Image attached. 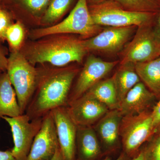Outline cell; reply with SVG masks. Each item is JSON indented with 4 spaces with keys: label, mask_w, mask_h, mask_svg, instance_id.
<instances>
[{
    "label": "cell",
    "mask_w": 160,
    "mask_h": 160,
    "mask_svg": "<svg viewBox=\"0 0 160 160\" xmlns=\"http://www.w3.org/2000/svg\"><path fill=\"white\" fill-rule=\"evenodd\" d=\"M50 0H20V2L32 14L39 15L46 11Z\"/></svg>",
    "instance_id": "25"
},
{
    "label": "cell",
    "mask_w": 160,
    "mask_h": 160,
    "mask_svg": "<svg viewBox=\"0 0 160 160\" xmlns=\"http://www.w3.org/2000/svg\"><path fill=\"white\" fill-rule=\"evenodd\" d=\"M11 129L14 146L11 149L15 160H26L33 140L42 126V118L30 120L26 113L15 117H3Z\"/></svg>",
    "instance_id": "8"
},
{
    "label": "cell",
    "mask_w": 160,
    "mask_h": 160,
    "mask_svg": "<svg viewBox=\"0 0 160 160\" xmlns=\"http://www.w3.org/2000/svg\"><path fill=\"white\" fill-rule=\"evenodd\" d=\"M12 24L11 16L9 12L0 9V41L6 40V31Z\"/></svg>",
    "instance_id": "26"
},
{
    "label": "cell",
    "mask_w": 160,
    "mask_h": 160,
    "mask_svg": "<svg viewBox=\"0 0 160 160\" xmlns=\"http://www.w3.org/2000/svg\"><path fill=\"white\" fill-rule=\"evenodd\" d=\"M76 152L77 160H97L104 154L92 126H78Z\"/></svg>",
    "instance_id": "16"
},
{
    "label": "cell",
    "mask_w": 160,
    "mask_h": 160,
    "mask_svg": "<svg viewBox=\"0 0 160 160\" xmlns=\"http://www.w3.org/2000/svg\"><path fill=\"white\" fill-rule=\"evenodd\" d=\"M141 82L155 96L160 98V57L153 60L135 64Z\"/></svg>",
    "instance_id": "19"
},
{
    "label": "cell",
    "mask_w": 160,
    "mask_h": 160,
    "mask_svg": "<svg viewBox=\"0 0 160 160\" xmlns=\"http://www.w3.org/2000/svg\"><path fill=\"white\" fill-rule=\"evenodd\" d=\"M122 8L134 12L158 13L160 11V0H114Z\"/></svg>",
    "instance_id": "21"
},
{
    "label": "cell",
    "mask_w": 160,
    "mask_h": 160,
    "mask_svg": "<svg viewBox=\"0 0 160 160\" xmlns=\"http://www.w3.org/2000/svg\"><path fill=\"white\" fill-rule=\"evenodd\" d=\"M1 9V6H0V9Z\"/></svg>",
    "instance_id": "36"
},
{
    "label": "cell",
    "mask_w": 160,
    "mask_h": 160,
    "mask_svg": "<svg viewBox=\"0 0 160 160\" xmlns=\"http://www.w3.org/2000/svg\"><path fill=\"white\" fill-rule=\"evenodd\" d=\"M8 58L6 57L5 50L0 46V71L6 72L8 66Z\"/></svg>",
    "instance_id": "28"
},
{
    "label": "cell",
    "mask_w": 160,
    "mask_h": 160,
    "mask_svg": "<svg viewBox=\"0 0 160 160\" xmlns=\"http://www.w3.org/2000/svg\"><path fill=\"white\" fill-rule=\"evenodd\" d=\"M154 135L160 133V98L151 110Z\"/></svg>",
    "instance_id": "27"
},
{
    "label": "cell",
    "mask_w": 160,
    "mask_h": 160,
    "mask_svg": "<svg viewBox=\"0 0 160 160\" xmlns=\"http://www.w3.org/2000/svg\"><path fill=\"white\" fill-rule=\"evenodd\" d=\"M50 160H64L62 152L60 150V147L58 148L54 155Z\"/></svg>",
    "instance_id": "33"
},
{
    "label": "cell",
    "mask_w": 160,
    "mask_h": 160,
    "mask_svg": "<svg viewBox=\"0 0 160 160\" xmlns=\"http://www.w3.org/2000/svg\"><path fill=\"white\" fill-rule=\"evenodd\" d=\"M143 147L147 160H160V133L153 135Z\"/></svg>",
    "instance_id": "24"
},
{
    "label": "cell",
    "mask_w": 160,
    "mask_h": 160,
    "mask_svg": "<svg viewBox=\"0 0 160 160\" xmlns=\"http://www.w3.org/2000/svg\"><path fill=\"white\" fill-rule=\"evenodd\" d=\"M0 160H15L12 153L11 149H8L6 151L0 150Z\"/></svg>",
    "instance_id": "29"
},
{
    "label": "cell",
    "mask_w": 160,
    "mask_h": 160,
    "mask_svg": "<svg viewBox=\"0 0 160 160\" xmlns=\"http://www.w3.org/2000/svg\"><path fill=\"white\" fill-rule=\"evenodd\" d=\"M25 36V30L19 22L12 23L6 31V40H7L11 52L19 51Z\"/></svg>",
    "instance_id": "23"
},
{
    "label": "cell",
    "mask_w": 160,
    "mask_h": 160,
    "mask_svg": "<svg viewBox=\"0 0 160 160\" xmlns=\"http://www.w3.org/2000/svg\"><path fill=\"white\" fill-rule=\"evenodd\" d=\"M67 109L78 126H92L109 110L103 103L86 94L69 103Z\"/></svg>",
    "instance_id": "14"
},
{
    "label": "cell",
    "mask_w": 160,
    "mask_h": 160,
    "mask_svg": "<svg viewBox=\"0 0 160 160\" xmlns=\"http://www.w3.org/2000/svg\"><path fill=\"white\" fill-rule=\"evenodd\" d=\"M154 135L151 110L123 116L120 136L123 152L133 159L142 146Z\"/></svg>",
    "instance_id": "6"
},
{
    "label": "cell",
    "mask_w": 160,
    "mask_h": 160,
    "mask_svg": "<svg viewBox=\"0 0 160 160\" xmlns=\"http://www.w3.org/2000/svg\"><path fill=\"white\" fill-rule=\"evenodd\" d=\"M84 94L98 100L104 104L109 110L119 108L120 103L112 78L102 80Z\"/></svg>",
    "instance_id": "20"
},
{
    "label": "cell",
    "mask_w": 160,
    "mask_h": 160,
    "mask_svg": "<svg viewBox=\"0 0 160 160\" xmlns=\"http://www.w3.org/2000/svg\"><path fill=\"white\" fill-rule=\"evenodd\" d=\"M88 52L84 40L61 35L32 43L22 52L33 66L48 63L62 67L69 63L82 62Z\"/></svg>",
    "instance_id": "2"
},
{
    "label": "cell",
    "mask_w": 160,
    "mask_h": 160,
    "mask_svg": "<svg viewBox=\"0 0 160 160\" xmlns=\"http://www.w3.org/2000/svg\"><path fill=\"white\" fill-rule=\"evenodd\" d=\"M138 27H109L87 39L84 43L88 51L114 54L122 50Z\"/></svg>",
    "instance_id": "9"
},
{
    "label": "cell",
    "mask_w": 160,
    "mask_h": 160,
    "mask_svg": "<svg viewBox=\"0 0 160 160\" xmlns=\"http://www.w3.org/2000/svg\"><path fill=\"white\" fill-rule=\"evenodd\" d=\"M73 0H50L42 22L51 24L56 22L68 10Z\"/></svg>",
    "instance_id": "22"
},
{
    "label": "cell",
    "mask_w": 160,
    "mask_h": 160,
    "mask_svg": "<svg viewBox=\"0 0 160 160\" xmlns=\"http://www.w3.org/2000/svg\"></svg>",
    "instance_id": "37"
},
{
    "label": "cell",
    "mask_w": 160,
    "mask_h": 160,
    "mask_svg": "<svg viewBox=\"0 0 160 160\" xmlns=\"http://www.w3.org/2000/svg\"><path fill=\"white\" fill-rule=\"evenodd\" d=\"M87 1L88 4H89V5H93L106 2V1H109V0H87Z\"/></svg>",
    "instance_id": "34"
},
{
    "label": "cell",
    "mask_w": 160,
    "mask_h": 160,
    "mask_svg": "<svg viewBox=\"0 0 160 160\" xmlns=\"http://www.w3.org/2000/svg\"><path fill=\"white\" fill-rule=\"evenodd\" d=\"M132 160H147L146 153H145V150H144L143 146L140 149L138 153L132 159Z\"/></svg>",
    "instance_id": "31"
},
{
    "label": "cell",
    "mask_w": 160,
    "mask_h": 160,
    "mask_svg": "<svg viewBox=\"0 0 160 160\" xmlns=\"http://www.w3.org/2000/svg\"><path fill=\"white\" fill-rule=\"evenodd\" d=\"M132 159L130 157H129L128 156L125 154L124 152H122L120 154L119 156L116 159L112 160L111 158L109 157H106L105 159L103 160H132Z\"/></svg>",
    "instance_id": "32"
},
{
    "label": "cell",
    "mask_w": 160,
    "mask_h": 160,
    "mask_svg": "<svg viewBox=\"0 0 160 160\" xmlns=\"http://www.w3.org/2000/svg\"><path fill=\"white\" fill-rule=\"evenodd\" d=\"M102 28L92 20L87 0H78L63 21L55 25L35 29L32 32L31 36L38 39L55 35L77 34L89 38L99 33Z\"/></svg>",
    "instance_id": "3"
},
{
    "label": "cell",
    "mask_w": 160,
    "mask_h": 160,
    "mask_svg": "<svg viewBox=\"0 0 160 160\" xmlns=\"http://www.w3.org/2000/svg\"><path fill=\"white\" fill-rule=\"evenodd\" d=\"M51 112L64 160H76L77 125L70 117L67 107H59Z\"/></svg>",
    "instance_id": "11"
},
{
    "label": "cell",
    "mask_w": 160,
    "mask_h": 160,
    "mask_svg": "<svg viewBox=\"0 0 160 160\" xmlns=\"http://www.w3.org/2000/svg\"><path fill=\"white\" fill-rule=\"evenodd\" d=\"M119 103L136 84L141 82L133 63H120L112 77ZM120 106V105H119Z\"/></svg>",
    "instance_id": "18"
},
{
    "label": "cell",
    "mask_w": 160,
    "mask_h": 160,
    "mask_svg": "<svg viewBox=\"0 0 160 160\" xmlns=\"http://www.w3.org/2000/svg\"><path fill=\"white\" fill-rule=\"evenodd\" d=\"M2 72L0 71V74H1V73H2Z\"/></svg>",
    "instance_id": "35"
},
{
    "label": "cell",
    "mask_w": 160,
    "mask_h": 160,
    "mask_svg": "<svg viewBox=\"0 0 160 160\" xmlns=\"http://www.w3.org/2000/svg\"><path fill=\"white\" fill-rule=\"evenodd\" d=\"M153 25L138 27L132 39L122 51L120 63L135 64L160 57V39L155 33Z\"/></svg>",
    "instance_id": "7"
},
{
    "label": "cell",
    "mask_w": 160,
    "mask_h": 160,
    "mask_svg": "<svg viewBox=\"0 0 160 160\" xmlns=\"http://www.w3.org/2000/svg\"><path fill=\"white\" fill-rule=\"evenodd\" d=\"M122 117L118 109L109 110L92 126L103 154H110L119 149L121 145L120 127Z\"/></svg>",
    "instance_id": "13"
},
{
    "label": "cell",
    "mask_w": 160,
    "mask_h": 160,
    "mask_svg": "<svg viewBox=\"0 0 160 160\" xmlns=\"http://www.w3.org/2000/svg\"><path fill=\"white\" fill-rule=\"evenodd\" d=\"M89 12L94 23L108 27L139 26L154 24L157 13L134 12L124 9L114 0L89 5Z\"/></svg>",
    "instance_id": "5"
},
{
    "label": "cell",
    "mask_w": 160,
    "mask_h": 160,
    "mask_svg": "<svg viewBox=\"0 0 160 160\" xmlns=\"http://www.w3.org/2000/svg\"><path fill=\"white\" fill-rule=\"evenodd\" d=\"M59 147L54 120L51 112L42 118L26 160H50Z\"/></svg>",
    "instance_id": "12"
},
{
    "label": "cell",
    "mask_w": 160,
    "mask_h": 160,
    "mask_svg": "<svg viewBox=\"0 0 160 160\" xmlns=\"http://www.w3.org/2000/svg\"><path fill=\"white\" fill-rule=\"evenodd\" d=\"M78 72L74 68L38 70L36 88L25 113L32 120L42 118L59 107H68L71 86Z\"/></svg>",
    "instance_id": "1"
},
{
    "label": "cell",
    "mask_w": 160,
    "mask_h": 160,
    "mask_svg": "<svg viewBox=\"0 0 160 160\" xmlns=\"http://www.w3.org/2000/svg\"><path fill=\"white\" fill-rule=\"evenodd\" d=\"M6 72L16 93L22 114L25 113L37 85L38 70L34 68L22 52H11Z\"/></svg>",
    "instance_id": "4"
},
{
    "label": "cell",
    "mask_w": 160,
    "mask_h": 160,
    "mask_svg": "<svg viewBox=\"0 0 160 160\" xmlns=\"http://www.w3.org/2000/svg\"><path fill=\"white\" fill-rule=\"evenodd\" d=\"M158 101L155 96L140 82L122 100L118 110L123 116L139 114L152 110Z\"/></svg>",
    "instance_id": "15"
},
{
    "label": "cell",
    "mask_w": 160,
    "mask_h": 160,
    "mask_svg": "<svg viewBox=\"0 0 160 160\" xmlns=\"http://www.w3.org/2000/svg\"><path fill=\"white\" fill-rule=\"evenodd\" d=\"M153 29L155 34L160 39V11L157 14L153 25Z\"/></svg>",
    "instance_id": "30"
},
{
    "label": "cell",
    "mask_w": 160,
    "mask_h": 160,
    "mask_svg": "<svg viewBox=\"0 0 160 160\" xmlns=\"http://www.w3.org/2000/svg\"><path fill=\"white\" fill-rule=\"evenodd\" d=\"M119 62L104 61L93 55L86 59L73 90L69 95V104L86 93L91 87L106 77Z\"/></svg>",
    "instance_id": "10"
},
{
    "label": "cell",
    "mask_w": 160,
    "mask_h": 160,
    "mask_svg": "<svg viewBox=\"0 0 160 160\" xmlns=\"http://www.w3.org/2000/svg\"><path fill=\"white\" fill-rule=\"evenodd\" d=\"M22 114L16 93L6 72L0 74V118H13Z\"/></svg>",
    "instance_id": "17"
}]
</instances>
